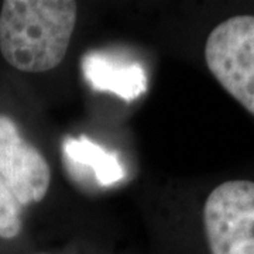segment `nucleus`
I'll return each instance as SVG.
<instances>
[{
  "instance_id": "obj_4",
  "label": "nucleus",
  "mask_w": 254,
  "mask_h": 254,
  "mask_svg": "<svg viewBox=\"0 0 254 254\" xmlns=\"http://www.w3.org/2000/svg\"><path fill=\"white\" fill-rule=\"evenodd\" d=\"M0 177L23 208L44 199L51 182L46 157L4 115H0Z\"/></svg>"
},
{
  "instance_id": "obj_5",
  "label": "nucleus",
  "mask_w": 254,
  "mask_h": 254,
  "mask_svg": "<svg viewBox=\"0 0 254 254\" xmlns=\"http://www.w3.org/2000/svg\"><path fill=\"white\" fill-rule=\"evenodd\" d=\"M82 72L93 89L113 93L126 102L138 99L148 88V76L141 64L100 51L83 55Z\"/></svg>"
},
{
  "instance_id": "obj_2",
  "label": "nucleus",
  "mask_w": 254,
  "mask_h": 254,
  "mask_svg": "<svg viewBox=\"0 0 254 254\" xmlns=\"http://www.w3.org/2000/svg\"><path fill=\"white\" fill-rule=\"evenodd\" d=\"M205 61L220 86L254 116V16H235L213 28Z\"/></svg>"
},
{
  "instance_id": "obj_7",
  "label": "nucleus",
  "mask_w": 254,
  "mask_h": 254,
  "mask_svg": "<svg viewBox=\"0 0 254 254\" xmlns=\"http://www.w3.org/2000/svg\"><path fill=\"white\" fill-rule=\"evenodd\" d=\"M23 206L11 192L7 184L0 177V237L1 239H14L20 233Z\"/></svg>"
},
{
  "instance_id": "obj_3",
  "label": "nucleus",
  "mask_w": 254,
  "mask_h": 254,
  "mask_svg": "<svg viewBox=\"0 0 254 254\" xmlns=\"http://www.w3.org/2000/svg\"><path fill=\"white\" fill-rule=\"evenodd\" d=\"M203 227L210 254H254V182L218 185L205 202Z\"/></svg>"
},
{
  "instance_id": "obj_6",
  "label": "nucleus",
  "mask_w": 254,
  "mask_h": 254,
  "mask_svg": "<svg viewBox=\"0 0 254 254\" xmlns=\"http://www.w3.org/2000/svg\"><path fill=\"white\" fill-rule=\"evenodd\" d=\"M63 151L72 171L79 174L86 170L100 187H112L126 177L119 155L92 141L89 137H66L63 143Z\"/></svg>"
},
{
  "instance_id": "obj_1",
  "label": "nucleus",
  "mask_w": 254,
  "mask_h": 254,
  "mask_svg": "<svg viewBox=\"0 0 254 254\" xmlns=\"http://www.w3.org/2000/svg\"><path fill=\"white\" fill-rule=\"evenodd\" d=\"M78 4L65 0H7L0 11V53L18 71L47 72L63 63Z\"/></svg>"
}]
</instances>
